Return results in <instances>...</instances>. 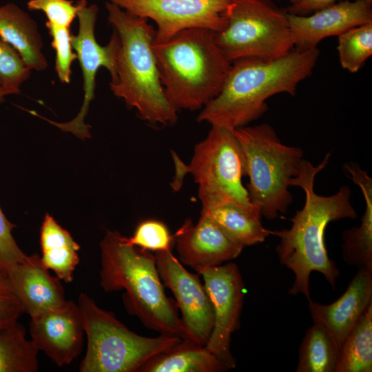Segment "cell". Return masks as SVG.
<instances>
[{
    "mask_svg": "<svg viewBox=\"0 0 372 372\" xmlns=\"http://www.w3.org/2000/svg\"><path fill=\"white\" fill-rule=\"evenodd\" d=\"M288 15L269 0H232L225 27L215 32L216 43L231 63L280 58L295 48Z\"/></svg>",
    "mask_w": 372,
    "mask_h": 372,
    "instance_id": "cell-8",
    "label": "cell"
},
{
    "mask_svg": "<svg viewBox=\"0 0 372 372\" xmlns=\"http://www.w3.org/2000/svg\"><path fill=\"white\" fill-rule=\"evenodd\" d=\"M269 1H271V0H269ZM286 1H289L291 3V4H293V3H295L298 2L299 0H286Z\"/></svg>",
    "mask_w": 372,
    "mask_h": 372,
    "instance_id": "cell-36",
    "label": "cell"
},
{
    "mask_svg": "<svg viewBox=\"0 0 372 372\" xmlns=\"http://www.w3.org/2000/svg\"><path fill=\"white\" fill-rule=\"evenodd\" d=\"M8 95V94L0 87V103H2L4 100V97Z\"/></svg>",
    "mask_w": 372,
    "mask_h": 372,
    "instance_id": "cell-35",
    "label": "cell"
},
{
    "mask_svg": "<svg viewBox=\"0 0 372 372\" xmlns=\"http://www.w3.org/2000/svg\"><path fill=\"white\" fill-rule=\"evenodd\" d=\"M14 227L15 225L7 219L0 207V267L5 274L28 257L12 234Z\"/></svg>",
    "mask_w": 372,
    "mask_h": 372,
    "instance_id": "cell-32",
    "label": "cell"
},
{
    "mask_svg": "<svg viewBox=\"0 0 372 372\" xmlns=\"http://www.w3.org/2000/svg\"><path fill=\"white\" fill-rule=\"evenodd\" d=\"M372 303V264L358 268L344 293L322 304L308 300L313 324L325 329L339 349L352 328Z\"/></svg>",
    "mask_w": 372,
    "mask_h": 372,
    "instance_id": "cell-17",
    "label": "cell"
},
{
    "mask_svg": "<svg viewBox=\"0 0 372 372\" xmlns=\"http://www.w3.org/2000/svg\"><path fill=\"white\" fill-rule=\"evenodd\" d=\"M41 261L56 277L65 282L73 280L79 262L80 246L70 234L50 214H45L40 231Z\"/></svg>",
    "mask_w": 372,
    "mask_h": 372,
    "instance_id": "cell-22",
    "label": "cell"
},
{
    "mask_svg": "<svg viewBox=\"0 0 372 372\" xmlns=\"http://www.w3.org/2000/svg\"><path fill=\"white\" fill-rule=\"evenodd\" d=\"M125 239L132 245L156 252L171 249L174 244L173 235L167 225L154 218L140 222L133 235Z\"/></svg>",
    "mask_w": 372,
    "mask_h": 372,
    "instance_id": "cell-29",
    "label": "cell"
},
{
    "mask_svg": "<svg viewBox=\"0 0 372 372\" xmlns=\"http://www.w3.org/2000/svg\"><path fill=\"white\" fill-rule=\"evenodd\" d=\"M339 60L343 69L357 72L372 54V23L352 28L338 36Z\"/></svg>",
    "mask_w": 372,
    "mask_h": 372,
    "instance_id": "cell-27",
    "label": "cell"
},
{
    "mask_svg": "<svg viewBox=\"0 0 372 372\" xmlns=\"http://www.w3.org/2000/svg\"><path fill=\"white\" fill-rule=\"evenodd\" d=\"M31 74L17 51L0 39V87L8 95L19 94L22 84Z\"/></svg>",
    "mask_w": 372,
    "mask_h": 372,
    "instance_id": "cell-28",
    "label": "cell"
},
{
    "mask_svg": "<svg viewBox=\"0 0 372 372\" xmlns=\"http://www.w3.org/2000/svg\"><path fill=\"white\" fill-rule=\"evenodd\" d=\"M30 334L37 349L57 366L70 364L81 353L83 344L84 329L77 303L65 300L30 316Z\"/></svg>",
    "mask_w": 372,
    "mask_h": 372,
    "instance_id": "cell-14",
    "label": "cell"
},
{
    "mask_svg": "<svg viewBox=\"0 0 372 372\" xmlns=\"http://www.w3.org/2000/svg\"><path fill=\"white\" fill-rule=\"evenodd\" d=\"M214 36L211 30L192 28L154 43L165 94L176 110L203 108L220 92L231 63Z\"/></svg>",
    "mask_w": 372,
    "mask_h": 372,
    "instance_id": "cell-5",
    "label": "cell"
},
{
    "mask_svg": "<svg viewBox=\"0 0 372 372\" xmlns=\"http://www.w3.org/2000/svg\"><path fill=\"white\" fill-rule=\"evenodd\" d=\"M204 285L214 312V326L205 347L229 368L236 361L230 343L233 333L240 327V318L245 295V285L238 267L230 262L201 271Z\"/></svg>",
    "mask_w": 372,
    "mask_h": 372,
    "instance_id": "cell-12",
    "label": "cell"
},
{
    "mask_svg": "<svg viewBox=\"0 0 372 372\" xmlns=\"http://www.w3.org/2000/svg\"><path fill=\"white\" fill-rule=\"evenodd\" d=\"M288 17L295 48L310 50L327 37L372 23V2L341 0L307 16Z\"/></svg>",
    "mask_w": 372,
    "mask_h": 372,
    "instance_id": "cell-15",
    "label": "cell"
},
{
    "mask_svg": "<svg viewBox=\"0 0 372 372\" xmlns=\"http://www.w3.org/2000/svg\"><path fill=\"white\" fill-rule=\"evenodd\" d=\"M344 169L360 187L365 201L360 226L346 229L342 234L343 260L347 265L360 268L372 264V178L353 161L345 163Z\"/></svg>",
    "mask_w": 372,
    "mask_h": 372,
    "instance_id": "cell-20",
    "label": "cell"
},
{
    "mask_svg": "<svg viewBox=\"0 0 372 372\" xmlns=\"http://www.w3.org/2000/svg\"><path fill=\"white\" fill-rule=\"evenodd\" d=\"M3 275H5V273L3 272V271L1 270V267H0V278H1V276H3Z\"/></svg>",
    "mask_w": 372,
    "mask_h": 372,
    "instance_id": "cell-37",
    "label": "cell"
},
{
    "mask_svg": "<svg viewBox=\"0 0 372 372\" xmlns=\"http://www.w3.org/2000/svg\"><path fill=\"white\" fill-rule=\"evenodd\" d=\"M173 238L180 260L198 274L237 258L244 248L203 214L196 224L185 220Z\"/></svg>",
    "mask_w": 372,
    "mask_h": 372,
    "instance_id": "cell-16",
    "label": "cell"
},
{
    "mask_svg": "<svg viewBox=\"0 0 372 372\" xmlns=\"http://www.w3.org/2000/svg\"><path fill=\"white\" fill-rule=\"evenodd\" d=\"M27 6L30 10L43 12L45 23L62 28H70L79 9V2L74 4L70 0H30Z\"/></svg>",
    "mask_w": 372,
    "mask_h": 372,
    "instance_id": "cell-31",
    "label": "cell"
},
{
    "mask_svg": "<svg viewBox=\"0 0 372 372\" xmlns=\"http://www.w3.org/2000/svg\"><path fill=\"white\" fill-rule=\"evenodd\" d=\"M230 369L205 346L182 340L147 360L138 372H223Z\"/></svg>",
    "mask_w": 372,
    "mask_h": 372,
    "instance_id": "cell-21",
    "label": "cell"
},
{
    "mask_svg": "<svg viewBox=\"0 0 372 372\" xmlns=\"http://www.w3.org/2000/svg\"><path fill=\"white\" fill-rule=\"evenodd\" d=\"M331 154L327 153L317 165L304 158L298 174L291 181V186L300 187L305 194V202L290 218L289 229L271 231L279 238L276 250L282 265L295 276L289 290L291 295L303 294L311 299L309 278L318 271L334 288L340 271L329 257L325 244V231L329 223L344 218H355L357 213L351 205V192L342 185L334 194H316L314 183L316 175L327 165Z\"/></svg>",
    "mask_w": 372,
    "mask_h": 372,
    "instance_id": "cell-1",
    "label": "cell"
},
{
    "mask_svg": "<svg viewBox=\"0 0 372 372\" xmlns=\"http://www.w3.org/2000/svg\"><path fill=\"white\" fill-rule=\"evenodd\" d=\"M156 266L163 285L173 293L184 338L205 346L214 326L211 302L199 274L187 271L171 249L156 252Z\"/></svg>",
    "mask_w": 372,
    "mask_h": 372,
    "instance_id": "cell-13",
    "label": "cell"
},
{
    "mask_svg": "<svg viewBox=\"0 0 372 372\" xmlns=\"http://www.w3.org/2000/svg\"><path fill=\"white\" fill-rule=\"evenodd\" d=\"M340 349L327 331L313 324L300 345L297 372H336Z\"/></svg>",
    "mask_w": 372,
    "mask_h": 372,
    "instance_id": "cell-26",
    "label": "cell"
},
{
    "mask_svg": "<svg viewBox=\"0 0 372 372\" xmlns=\"http://www.w3.org/2000/svg\"><path fill=\"white\" fill-rule=\"evenodd\" d=\"M188 172L198 184L202 208L231 204L261 217L259 205L249 198L242 184L245 160L234 130L211 126L194 151Z\"/></svg>",
    "mask_w": 372,
    "mask_h": 372,
    "instance_id": "cell-9",
    "label": "cell"
},
{
    "mask_svg": "<svg viewBox=\"0 0 372 372\" xmlns=\"http://www.w3.org/2000/svg\"><path fill=\"white\" fill-rule=\"evenodd\" d=\"M38 353L19 321L0 329V372L37 371Z\"/></svg>",
    "mask_w": 372,
    "mask_h": 372,
    "instance_id": "cell-25",
    "label": "cell"
},
{
    "mask_svg": "<svg viewBox=\"0 0 372 372\" xmlns=\"http://www.w3.org/2000/svg\"><path fill=\"white\" fill-rule=\"evenodd\" d=\"M105 8L108 21L120 39L116 78L110 82L112 92L135 108L143 120L154 124H174L177 110L167 100L161 83L153 50L155 29L147 19L109 1Z\"/></svg>",
    "mask_w": 372,
    "mask_h": 372,
    "instance_id": "cell-4",
    "label": "cell"
},
{
    "mask_svg": "<svg viewBox=\"0 0 372 372\" xmlns=\"http://www.w3.org/2000/svg\"><path fill=\"white\" fill-rule=\"evenodd\" d=\"M78 2L79 30L76 35H72V44L83 79L84 95L80 111L72 120L65 123H56L38 114L37 116L63 132H71L77 137L85 139L91 137L90 126L85 124V118L94 96L97 72L103 67L110 72V82L116 80L120 39L114 30L108 43L103 46L99 45L94 34L99 8L95 4L88 6L87 0H79Z\"/></svg>",
    "mask_w": 372,
    "mask_h": 372,
    "instance_id": "cell-10",
    "label": "cell"
},
{
    "mask_svg": "<svg viewBox=\"0 0 372 372\" xmlns=\"http://www.w3.org/2000/svg\"><path fill=\"white\" fill-rule=\"evenodd\" d=\"M341 0H299L286 10L289 14L307 16ZM371 1L372 0H366Z\"/></svg>",
    "mask_w": 372,
    "mask_h": 372,
    "instance_id": "cell-34",
    "label": "cell"
},
{
    "mask_svg": "<svg viewBox=\"0 0 372 372\" xmlns=\"http://www.w3.org/2000/svg\"><path fill=\"white\" fill-rule=\"evenodd\" d=\"M77 304L87 341L81 372H138L150 358L182 340L167 334L156 338L140 335L112 313L98 307L85 293L79 295Z\"/></svg>",
    "mask_w": 372,
    "mask_h": 372,
    "instance_id": "cell-7",
    "label": "cell"
},
{
    "mask_svg": "<svg viewBox=\"0 0 372 372\" xmlns=\"http://www.w3.org/2000/svg\"><path fill=\"white\" fill-rule=\"evenodd\" d=\"M245 156L246 188L262 216L273 220L293 203L289 187L304 160L302 148L283 144L267 123L234 130Z\"/></svg>",
    "mask_w": 372,
    "mask_h": 372,
    "instance_id": "cell-6",
    "label": "cell"
},
{
    "mask_svg": "<svg viewBox=\"0 0 372 372\" xmlns=\"http://www.w3.org/2000/svg\"><path fill=\"white\" fill-rule=\"evenodd\" d=\"M372 371V303L344 340L336 372Z\"/></svg>",
    "mask_w": 372,
    "mask_h": 372,
    "instance_id": "cell-24",
    "label": "cell"
},
{
    "mask_svg": "<svg viewBox=\"0 0 372 372\" xmlns=\"http://www.w3.org/2000/svg\"><path fill=\"white\" fill-rule=\"evenodd\" d=\"M319 54L317 48H294L274 59L234 61L220 92L203 107L197 120L230 130L246 126L266 112L271 96L295 95L298 84L311 74Z\"/></svg>",
    "mask_w": 372,
    "mask_h": 372,
    "instance_id": "cell-2",
    "label": "cell"
},
{
    "mask_svg": "<svg viewBox=\"0 0 372 372\" xmlns=\"http://www.w3.org/2000/svg\"><path fill=\"white\" fill-rule=\"evenodd\" d=\"M6 276L24 311L30 316L59 306L66 300L60 280L50 275L37 254L28 256Z\"/></svg>",
    "mask_w": 372,
    "mask_h": 372,
    "instance_id": "cell-18",
    "label": "cell"
},
{
    "mask_svg": "<svg viewBox=\"0 0 372 372\" xmlns=\"http://www.w3.org/2000/svg\"><path fill=\"white\" fill-rule=\"evenodd\" d=\"M0 38L17 51L31 70L48 68L37 22L14 3L0 6Z\"/></svg>",
    "mask_w": 372,
    "mask_h": 372,
    "instance_id": "cell-19",
    "label": "cell"
},
{
    "mask_svg": "<svg viewBox=\"0 0 372 372\" xmlns=\"http://www.w3.org/2000/svg\"><path fill=\"white\" fill-rule=\"evenodd\" d=\"M52 37L51 45L55 51V71L59 81L68 84L71 80L72 62L76 59L73 52L70 28H62L45 23Z\"/></svg>",
    "mask_w": 372,
    "mask_h": 372,
    "instance_id": "cell-30",
    "label": "cell"
},
{
    "mask_svg": "<svg viewBox=\"0 0 372 372\" xmlns=\"http://www.w3.org/2000/svg\"><path fill=\"white\" fill-rule=\"evenodd\" d=\"M24 312L7 276L3 275L0 278V329L18 321Z\"/></svg>",
    "mask_w": 372,
    "mask_h": 372,
    "instance_id": "cell-33",
    "label": "cell"
},
{
    "mask_svg": "<svg viewBox=\"0 0 372 372\" xmlns=\"http://www.w3.org/2000/svg\"><path fill=\"white\" fill-rule=\"evenodd\" d=\"M135 16L156 24L155 43L178 32L203 28L214 32L226 25V12L232 0H108Z\"/></svg>",
    "mask_w": 372,
    "mask_h": 372,
    "instance_id": "cell-11",
    "label": "cell"
},
{
    "mask_svg": "<svg viewBox=\"0 0 372 372\" xmlns=\"http://www.w3.org/2000/svg\"><path fill=\"white\" fill-rule=\"evenodd\" d=\"M101 285L107 292L125 289L126 307L147 328L184 338L176 301L168 298L155 255L107 231L101 242Z\"/></svg>",
    "mask_w": 372,
    "mask_h": 372,
    "instance_id": "cell-3",
    "label": "cell"
},
{
    "mask_svg": "<svg viewBox=\"0 0 372 372\" xmlns=\"http://www.w3.org/2000/svg\"><path fill=\"white\" fill-rule=\"evenodd\" d=\"M201 214L212 220L235 243L245 247L265 241L271 234L254 216L231 204L202 208Z\"/></svg>",
    "mask_w": 372,
    "mask_h": 372,
    "instance_id": "cell-23",
    "label": "cell"
}]
</instances>
